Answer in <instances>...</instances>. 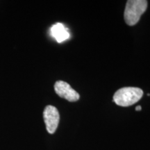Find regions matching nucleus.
Returning <instances> with one entry per match:
<instances>
[{
  "label": "nucleus",
  "instance_id": "obj_1",
  "mask_svg": "<svg viewBox=\"0 0 150 150\" xmlns=\"http://www.w3.org/2000/svg\"><path fill=\"white\" fill-rule=\"evenodd\" d=\"M143 95V91L139 88L125 87L115 92L113 101L118 106H129L136 104Z\"/></svg>",
  "mask_w": 150,
  "mask_h": 150
},
{
  "label": "nucleus",
  "instance_id": "obj_2",
  "mask_svg": "<svg viewBox=\"0 0 150 150\" xmlns=\"http://www.w3.org/2000/svg\"><path fill=\"white\" fill-rule=\"evenodd\" d=\"M147 8V1L145 0H129L125 11V20L129 26L138 23L140 17Z\"/></svg>",
  "mask_w": 150,
  "mask_h": 150
},
{
  "label": "nucleus",
  "instance_id": "obj_3",
  "mask_svg": "<svg viewBox=\"0 0 150 150\" xmlns=\"http://www.w3.org/2000/svg\"><path fill=\"white\" fill-rule=\"evenodd\" d=\"M43 117L48 133L54 134L59 126L60 120L59 110L51 105L47 106L43 112Z\"/></svg>",
  "mask_w": 150,
  "mask_h": 150
},
{
  "label": "nucleus",
  "instance_id": "obj_4",
  "mask_svg": "<svg viewBox=\"0 0 150 150\" xmlns=\"http://www.w3.org/2000/svg\"><path fill=\"white\" fill-rule=\"evenodd\" d=\"M54 90L56 93L60 97L65 99L68 102H76L80 97L79 93L72 88L70 84L63 81H57L56 82L54 85Z\"/></svg>",
  "mask_w": 150,
  "mask_h": 150
},
{
  "label": "nucleus",
  "instance_id": "obj_5",
  "mask_svg": "<svg viewBox=\"0 0 150 150\" xmlns=\"http://www.w3.org/2000/svg\"><path fill=\"white\" fill-rule=\"evenodd\" d=\"M51 35L58 42H62L70 38L68 29L61 23L54 24L50 29Z\"/></svg>",
  "mask_w": 150,
  "mask_h": 150
},
{
  "label": "nucleus",
  "instance_id": "obj_6",
  "mask_svg": "<svg viewBox=\"0 0 150 150\" xmlns=\"http://www.w3.org/2000/svg\"><path fill=\"white\" fill-rule=\"evenodd\" d=\"M141 109H142V108H141V106H136V110H137V111H138V110H141Z\"/></svg>",
  "mask_w": 150,
  "mask_h": 150
}]
</instances>
